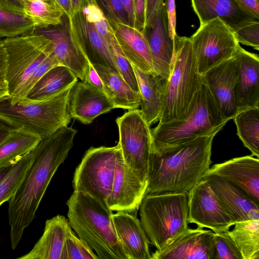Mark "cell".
Returning <instances> with one entry per match:
<instances>
[{"label": "cell", "mask_w": 259, "mask_h": 259, "mask_svg": "<svg viewBox=\"0 0 259 259\" xmlns=\"http://www.w3.org/2000/svg\"><path fill=\"white\" fill-rule=\"evenodd\" d=\"M77 131L63 126L41 139L32 150L33 158L13 196L8 201L11 247L15 249L25 229L32 222L49 184L73 145Z\"/></svg>", "instance_id": "obj_1"}, {"label": "cell", "mask_w": 259, "mask_h": 259, "mask_svg": "<svg viewBox=\"0 0 259 259\" xmlns=\"http://www.w3.org/2000/svg\"><path fill=\"white\" fill-rule=\"evenodd\" d=\"M221 130L183 144L151 150L145 195L188 193L210 168L212 142Z\"/></svg>", "instance_id": "obj_2"}, {"label": "cell", "mask_w": 259, "mask_h": 259, "mask_svg": "<svg viewBox=\"0 0 259 259\" xmlns=\"http://www.w3.org/2000/svg\"><path fill=\"white\" fill-rule=\"evenodd\" d=\"M66 204L71 228L99 259H127L116 236L112 211L107 205L75 191Z\"/></svg>", "instance_id": "obj_3"}, {"label": "cell", "mask_w": 259, "mask_h": 259, "mask_svg": "<svg viewBox=\"0 0 259 259\" xmlns=\"http://www.w3.org/2000/svg\"><path fill=\"white\" fill-rule=\"evenodd\" d=\"M203 83L190 37L176 34L169 74L162 83V107L159 123L184 119Z\"/></svg>", "instance_id": "obj_4"}, {"label": "cell", "mask_w": 259, "mask_h": 259, "mask_svg": "<svg viewBox=\"0 0 259 259\" xmlns=\"http://www.w3.org/2000/svg\"><path fill=\"white\" fill-rule=\"evenodd\" d=\"M73 87L41 101L26 98L12 100L9 95L4 96L0 98V121L13 130L46 138L70 122L69 102Z\"/></svg>", "instance_id": "obj_5"}, {"label": "cell", "mask_w": 259, "mask_h": 259, "mask_svg": "<svg viewBox=\"0 0 259 259\" xmlns=\"http://www.w3.org/2000/svg\"><path fill=\"white\" fill-rule=\"evenodd\" d=\"M139 208L142 226L156 250L162 249L188 229L186 192L147 194Z\"/></svg>", "instance_id": "obj_6"}, {"label": "cell", "mask_w": 259, "mask_h": 259, "mask_svg": "<svg viewBox=\"0 0 259 259\" xmlns=\"http://www.w3.org/2000/svg\"><path fill=\"white\" fill-rule=\"evenodd\" d=\"M228 121L203 81L191 110L184 119L158 123L151 130L152 150L183 144L222 130Z\"/></svg>", "instance_id": "obj_7"}, {"label": "cell", "mask_w": 259, "mask_h": 259, "mask_svg": "<svg viewBox=\"0 0 259 259\" xmlns=\"http://www.w3.org/2000/svg\"><path fill=\"white\" fill-rule=\"evenodd\" d=\"M8 57L6 78L12 100L25 98L29 80L41 63L54 52L51 40L40 34L27 33L1 40Z\"/></svg>", "instance_id": "obj_8"}, {"label": "cell", "mask_w": 259, "mask_h": 259, "mask_svg": "<svg viewBox=\"0 0 259 259\" xmlns=\"http://www.w3.org/2000/svg\"><path fill=\"white\" fill-rule=\"evenodd\" d=\"M120 149L117 144L91 147L87 151L74 174V191L89 194L107 205Z\"/></svg>", "instance_id": "obj_9"}, {"label": "cell", "mask_w": 259, "mask_h": 259, "mask_svg": "<svg viewBox=\"0 0 259 259\" xmlns=\"http://www.w3.org/2000/svg\"><path fill=\"white\" fill-rule=\"evenodd\" d=\"M123 159L133 172L147 185L148 163L152 150L150 126L140 109L129 110L116 119Z\"/></svg>", "instance_id": "obj_10"}, {"label": "cell", "mask_w": 259, "mask_h": 259, "mask_svg": "<svg viewBox=\"0 0 259 259\" xmlns=\"http://www.w3.org/2000/svg\"><path fill=\"white\" fill-rule=\"evenodd\" d=\"M190 39L201 75L233 57L240 45L233 32L218 18L200 25Z\"/></svg>", "instance_id": "obj_11"}, {"label": "cell", "mask_w": 259, "mask_h": 259, "mask_svg": "<svg viewBox=\"0 0 259 259\" xmlns=\"http://www.w3.org/2000/svg\"><path fill=\"white\" fill-rule=\"evenodd\" d=\"M188 222L213 232L229 230L234 224L205 179L188 193Z\"/></svg>", "instance_id": "obj_12"}, {"label": "cell", "mask_w": 259, "mask_h": 259, "mask_svg": "<svg viewBox=\"0 0 259 259\" xmlns=\"http://www.w3.org/2000/svg\"><path fill=\"white\" fill-rule=\"evenodd\" d=\"M147 185L125 163L120 149L117 155L111 192L107 200V206L112 211H124L133 214L139 209Z\"/></svg>", "instance_id": "obj_13"}, {"label": "cell", "mask_w": 259, "mask_h": 259, "mask_svg": "<svg viewBox=\"0 0 259 259\" xmlns=\"http://www.w3.org/2000/svg\"><path fill=\"white\" fill-rule=\"evenodd\" d=\"M67 19L68 33L94 67L118 72L107 44L94 25L87 20L82 10Z\"/></svg>", "instance_id": "obj_14"}, {"label": "cell", "mask_w": 259, "mask_h": 259, "mask_svg": "<svg viewBox=\"0 0 259 259\" xmlns=\"http://www.w3.org/2000/svg\"><path fill=\"white\" fill-rule=\"evenodd\" d=\"M237 68L234 55L202 75L222 116L228 121L238 113L235 94Z\"/></svg>", "instance_id": "obj_15"}, {"label": "cell", "mask_w": 259, "mask_h": 259, "mask_svg": "<svg viewBox=\"0 0 259 259\" xmlns=\"http://www.w3.org/2000/svg\"><path fill=\"white\" fill-rule=\"evenodd\" d=\"M214 232L197 227L188 228L161 250L151 254L154 259H213Z\"/></svg>", "instance_id": "obj_16"}, {"label": "cell", "mask_w": 259, "mask_h": 259, "mask_svg": "<svg viewBox=\"0 0 259 259\" xmlns=\"http://www.w3.org/2000/svg\"><path fill=\"white\" fill-rule=\"evenodd\" d=\"M204 176L219 177L231 183L259 205L258 158L252 155L234 158L210 167Z\"/></svg>", "instance_id": "obj_17"}, {"label": "cell", "mask_w": 259, "mask_h": 259, "mask_svg": "<svg viewBox=\"0 0 259 259\" xmlns=\"http://www.w3.org/2000/svg\"><path fill=\"white\" fill-rule=\"evenodd\" d=\"M237 76L235 94L238 112L259 107V58L239 45L235 54Z\"/></svg>", "instance_id": "obj_18"}, {"label": "cell", "mask_w": 259, "mask_h": 259, "mask_svg": "<svg viewBox=\"0 0 259 259\" xmlns=\"http://www.w3.org/2000/svg\"><path fill=\"white\" fill-rule=\"evenodd\" d=\"M234 224L259 219V205L231 183L213 176H204Z\"/></svg>", "instance_id": "obj_19"}, {"label": "cell", "mask_w": 259, "mask_h": 259, "mask_svg": "<svg viewBox=\"0 0 259 259\" xmlns=\"http://www.w3.org/2000/svg\"><path fill=\"white\" fill-rule=\"evenodd\" d=\"M114 108V104L104 92L82 81L73 85L69 102L71 118L90 124L98 116Z\"/></svg>", "instance_id": "obj_20"}, {"label": "cell", "mask_w": 259, "mask_h": 259, "mask_svg": "<svg viewBox=\"0 0 259 259\" xmlns=\"http://www.w3.org/2000/svg\"><path fill=\"white\" fill-rule=\"evenodd\" d=\"M148 40L152 59L153 71L163 81L167 79L174 50V41L169 34L168 19L164 3L155 21L143 31Z\"/></svg>", "instance_id": "obj_21"}, {"label": "cell", "mask_w": 259, "mask_h": 259, "mask_svg": "<svg viewBox=\"0 0 259 259\" xmlns=\"http://www.w3.org/2000/svg\"><path fill=\"white\" fill-rule=\"evenodd\" d=\"M27 33L40 34L51 40L55 55L60 64L68 68L81 81H85L89 62L68 33L67 26L65 28L57 26L35 28Z\"/></svg>", "instance_id": "obj_22"}, {"label": "cell", "mask_w": 259, "mask_h": 259, "mask_svg": "<svg viewBox=\"0 0 259 259\" xmlns=\"http://www.w3.org/2000/svg\"><path fill=\"white\" fill-rule=\"evenodd\" d=\"M200 25L220 19L234 32L257 19L245 10L236 0H191Z\"/></svg>", "instance_id": "obj_23"}, {"label": "cell", "mask_w": 259, "mask_h": 259, "mask_svg": "<svg viewBox=\"0 0 259 259\" xmlns=\"http://www.w3.org/2000/svg\"><path fill=\"white\" fill-rule=\"evenodd\" d=\"M108 19L118 45L130 63L143 72L155 74L145 33L128 24Z\"/></svg>", "instance_id": "obj_24"}, {"label": "cell", "mask_w": 259, "mask_h": 259, "mask_svg": "<svg viewBox=\"0 0 259 259\" xmlns=\"http://www.w3.org/2000/svg\"><path fill=\"white\" fill-rule=\"evenodd\" d=\"M112 218L119 244L127 259H151L150 241L141 222L124 211L113 213Z\"/></svg>", "instance_id": "obj_25"}, {"label": "cell", "mask_w": 259, "mask_h": 259, "mask_svg": "<svg viewBox=\"0 0 259 259\" xmlns=\"http://www.w3.org/2000/svg\"><path fill=\"white\" fill-rule=\"evenodd\" d=\"M68 221L57 215L46 222L42 235L32 249L18 259H61L68 228Z\"/></svg>", "instance_id": "obj_26"}, {"label": "cell", "mask_w": 259, "mask_h": 259, "mask_svg": "<svg viewBox=\"0 0 259 259\" xmlns=\"http://www.w3.org/2000/svg\"><path fill=\"white\" fill-rule=\"evenodd\" d=\"M133 67L140 95V110L150 126L159 121L161 114L163 80L155 74L143 72Z\"/></svg>", "instance_id": "obj_27"}, {"label": "cell", "mask_w": 259, "mask_h": 259, "mask_svg": "<svg viewBox=\"0 0 259 259\" xmlns=\"http://www.w3.org/2000/svg\"><path fill=\"white\" fill-rule=\"evenodd\" d=\"M77 81V77L68 68L56 66L37 81L26 98L33 101L47 100L73 86Z\"/></svg>", "instance_id": "obj_28"}, {"label": "cell", "mask_w": 259, "mask_h": 259, "mask_svg": "<svg viewBox=\"0 0 259 259\" xmlns=\"http://www.w3.org/2000/svg\"><path fill=\"white\" fill-rule=\"evenodd\" d=\"M95 68L103 82L104 92L111 99L115 108L129 110L140 107V93L134 91L118 72L102 68Z\"/></svg>", "instance_id": "obj_29"}, {"label": "cell", "mask_w": 259, "mask_h": 259, "mask_svg": "<svg viewBox=\"0 0 259 259\" xmlns=\"http://www.w3.org/2000/svg\"><path fill=\"white\" fill-rule=\"evenodd\" d=\"M41 139L30 133L12 130L0 143V165L16 163L32 151Z\"/></svg>", "instance_id": "obj_30"}, {"label": "cell", "mask_w": 259, "mask_h": 259, "mask_svg": "<svg viewBox=\"0 0 259 259\" xmlns=\"http://www.w3.org/2000/svg\"><path fill=\"white\" fill-rule=\"evenodd\" d=\"M234 226L228 234L242 259H258L259 219L238 222Z\"/></svg>", "instance_id": "obj_31"}, {"label": "cell", "mask_w": 259, "mask_h": 259, "mask_svg": "<svg viewBox=\"0 0 259 259\" xmlns=\"http://www.w3.org/2000/svg\"><path fill=\"white\" fill-rule=\"evenodd\" d=\"M233 119L237 134L252 156L259 157V107L247 108L238 112Z\"/></svg>", "instance_id": "obj_32"}, {"label": "cell", "mask_w": 259, "mask_h": 259, "mask_svg": "<svg viewBox=\"0 0 259 259\" xmlns=\"http://www.w3.org/2000/svg\"><path fill=\"white\" fill-rule=\"evenodd\" d=\"M24 14L30 18L34 28L61 25L63 11L57 6L42 0H21Z\"/></svg>", "instance_id": "obj_33"}, {"label": "cell", "mask_w": 259, "mask_h": 259, "mask_svg": "<svg viewBox=\"0 0 259 259\" xmlns=\"http://www.w3.org/2000/svg\"><path fill=\"white\" fill-rule=\"evenodd\" d=\"M33 158V151L21 158L10 168L0 182V206L14 195Z\"/></svg>", "instance_id": "obj_34"}, {"label": "cell", "mask_w": 259, "mask_h": 259, "mask_svg": "<svg viewBox=\"0 0 259 259\" xmlns=\"http://www.w3.org/2000/svg\"><path fill=\"white\" fill-rule=\"evenodd\" d=\"M34 28L33 21L25 14L0 9V37L20 36Z\"/></svg>", "instance_id": "obj_35"}, {"label": "cell", "mask_w": 259, "mask_h": 259, "mask_svg": "<svg viewBox=\"0 0 259 259\" xmlns=\"http://www.w3.org/2000/svg\"><path fill=\"white\" fill-rule=\"evenodd\" d=\"M107 45L120 75L134 91L139 92L133 65L122 53L114 34L107 41Z\"/></svg>", "instance_id": "obj_36"}, {"label": "cell", "mask_w": 259, "mask_h": 259, "mask_svg": "<svg viewBox=\"0 0 259 259\" xmlns=\"http://www.w3.org/2000/svg\"><path fill=\"white\" fill-rule=\"evenodd\" d=\"M61 259H99L94 251L74 233L67 230Z\"/></svg>", "instance_id": "obj_37"}, {"label": "cell", "mask_w": 259, "mask_h": 259, "mask_svg": "<svg viewBox=\"0 0 259 259\" xmlns=\"http://www.w3.org/2000/svg\"><path fill=\"white\" fill-rule=\"evenodd\" d=\"M228 231L214 232L213 259H242L237 247L229 236Z\"/></svg>", "instance_id": "obj_38"}, {"label": "cell", "mask_w": 259, "mask_h": 259, "mask_svg": "<svg viewBox=\"0 0 259 259\" xmlns=\"http://www.w3.org/2000/svg\"><path fill=\"white\" fill-rule=\"evenodd\" d=\"M239 43L259 50V21L246 25L234 32Z\"/></svg>", "instance_id": "obj_39"}, {"label": "cell", "mask_w": 259, "mask_h": 259, "mask_svg": "<svg viewBox=\"0 0 259 259\" xmlns=\"http://www.w3.org/2000/svg\"><path fill=\"white\" fill-rule=\"evenodd\" d=\"M107 14V18L112 21L127 24L126 15L120 0H100Z\"/></svg>", "instance_id": "obj_40"}, {"label": "cell", "mask_w": 259, "mask_h": 259, "mask_svg": "<svg viewBox=\"0 0 259 259\" xmlns=\"http://www.w3.org/2000/svg\"><path fill=\"white\" fill-rule=\"evenodd\" d=\"M135 27L144 31L146 24L147 0H134Z\"/></svg>", "instance_id": "obj_41"}, {"label": "cell", "mask_w": 259, "mask_h": 259, "mask_svg": "<svg viewBox=\"0 0 259 259\" xmlns=\"http://www.w3.org/2000/svg\"><path fill=\"white\" fill-rule=\"evenodd\" d=\"M164 4L166 11L169 34L174 41L176 28V13L175 0H164Z\"/></svg>", "instance_id": "obj_42"}, {"label": "cell", "mask_w": 259, "mask_h": 259, "mask_svg": "<svg viewBox=\"0 0 259 259\" xmlns=\"http://www.w3.org/2000/svg\"><path fill=\"white\" fill-rule=\"evenodd\" d=\"M164 0H147L145 27H150L154 23L157 14Z\"/></svg>", "instance_id": "obj_43"}, {"label": "cell", "mask_w": 259, "mask_h": 259, "mask_svg": "<svg viewBox=\"0 0 259 259\" xmlns=\"http://www.w3.org/2000/svg\"><path fill=\"white\" fill-rule=\"evenodd\" d=\"M84 82L104 92L103 82L96 70L90 62Z\"/></svg>", "instance_id": "obj_44"}, {"label": "cell", "mask_w": 259, "mask_h": 259, "mask_svg": "<svg viewBox=\"0 0 259 259\" xmlns=\"http://www.w3.org/2000/svg\"><path fill=\"white\" fill-rule=\"evenodd\" d=\"M0 9L24 14L21 0H0Z\"/></svg>", "instance_id": "obj_45"}, {"label": "cell", "mask_w": 259, "mask_h": 259, "mask_svg": "<svg viewBox=\"0 0 259 259\" xmlns=\"http://www.w3.org/2000/svg\"><path fill=\"white\" fill-rule=\"evenodd\" d=\"M126 15L127 24L135 27L134 0H120Z\"/></svg>", "instance_id": "obj_46"}, {"label": "cell", "mask_w": 259, "mask_h": 259, "mask_svg": "<svg viewBox=\"0 0 259 259\" xmlns=\"http://www.w3.org/2000/svg\"><path fill=\"white\" fill-rule=\"evenodd\" d=\"M248 12L259 19V0H236Z\"/></svg>", "instance_id": "obj_47"}, {"label": "cell", "mask_w": 259, "mask_h": 259, "mask_svg": "<svg viewBox=\"0 0 259 259\" xmlns=\"http://www.w3.org/2000/svg\"><path fill=\"white\" fill-rule=\"evenodd\" d=\"M7 68V54L0 40V81H6Z\"/></svg>", "instance_id": "obj_48"}, {"label": "cell", "mask_w": 259, "mask_h": 259, "mask_svg": "<svg viewBox=\"0 0 259 259\" xmlns=\"http://www.w3.org/2000/svg\"><path fill=\"white\" fill-rule=\"evenodd\" d=\"M56 5L63 11L64 15L69 18L73 15L72 0H54Z\"/></svg>", "instance_id": "obj_49"}, {"label": "cell", "mask_w": 259, "mask_h": 259, "mask_svg": "<svg viewBox=\"0 0 259 259\" xmlns=\"http://www.w3.org/2000/svg\"><path fill=\"white\" fill-rule=\"evenodd\" d=\"M12 130L8 125L0 121V143L7 137Z\"/></svg>", "instance_id": "obj_50"}, {"label": "cell", "mask_w": 259, "mask_h": 259, "mask_svg": "<svg viewBox=\"0 0 259 259\" xmlns=\"http://www.w3.org/2000/svg\"><path fill=\"white\" fill-rule=\"evenodd\" d=\"M84 1V0H72L73 15L82 9Z\"/></svg>", "instance_id": "obj_51"}, {"label": "cell", "mask_w": 259, "mask_h": 259, "mask_svg": "<svg viewBox=\"0 0 259 259\" xmlns=\"http://www.w3.org/2000/svg\"><path fill=\"white\" fill-rule=\"evenodd\" d=\"M14 163L0 165V182Z\"/></svg>", "instance_id": "obj_52"}, {"label": "cell", "mask_w": 259, "mask_h": 259, "mask_svg": "<svg viewBox=\"0 0 259 259\" xmlns=\"http://www.w3.org/2000/svg\"><path fill=\"white\" fill-rule=\"evenodd\" d=\"M9 95L8 85L6 81H0V98Z\"/></svg>", "instance_id": "obj_53"}, {"label": "cell", "mask_w": 259, "mask_h": 259, "mask_svg": "<svg viewBox=\"0 0 259 259\" xmlns=\"http://www.w3.org/2000/svg\"><path fill=\"white\" fill-rule=\"evenodd\" d=\"M42 1H44L45 2H48V3H51L52 4H54V5H55L56 6H57L54 0H42Z\"/></svg>", "instance_id": "obj_54"}]
</instances>
